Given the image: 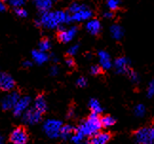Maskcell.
Returning a JSON list of instances; mask_svg holds the SVG:
<instances>
[{
  "instance_id": "obj_1",
  "label": "cell",
  "mask_w": 154,
  "mask_h": 144,
  "mask_svg": "<svg viewBox=\"0 0 154 144\" xmlns=\"http://www.w3.org/2000/svg\"><path fill=\"white\" fill-rule=\"evenodd\" d=\"M72 21V14L64 10L47 11L41 14L36 21L37 26H42L46 28H56L65 24H69Z\"/></svg>"
},
{
  "instance_id": "obj_2",
  "label": "cell",
  "mask_w": 154,
  "mask_h": 144,
  "mask_svg": "<svg viewBox=\"0 0 154 144\" xmlns=\"http://www.w3.org/2000/svg\"><path fill=\"white\" fill-rule=\"evenodd\" d=\"M101 127V118H99L98 114L91 113L86 121L82 122L78 125V127L75 129V131L84 136H92L99 133Z\"/></svg>"
},
{
  "instance_id": "obj_3",
  "label": "cell",
  "mask_w": 154,
  "mask_h": 144,
  "mask_svg": "<svg viewBox=\"0 0 154 144\" xmlns=\"http://www.w3.org/2000/svg\"><path fill=\"white\" fill-rule=\"evenodd\" d=\"M62 122L58 119L51 118L47 119L43 124V130L45 134L48 136L50 139H57L60 136V131L62 128Z\"/></svg>"
},
{
  "instance_id": "obj_4",
  "label": "cell",
  "mask_w": 154,
  "mask_h": 144,
  "mask_svg": "<svg viewBox=\"0 0 154 144\" xmlns=\"http://www.w3.org/2000/svg\"><path fill=\"white\" fill-rule=\"evenodd\" d=\"M134 139L137 144H154V137L151 127H143L134 133Z\"/></svg>"
},
{
  "instance_id": "obj_5",
  "label": "cell",
  "mask_w": 154,
  "mask_h": 144,
  "mask_svg": "<svg viewBox=\"0 0 154 144\" xmlns=\"http://www.w3.org/2000/svg\"><path fill=\"white\" fill-rule=\"evenodd\" d=\"M10 140L14 144H26L29 140L27 131L23 127L15 128L10 135Z\"/></svg>"
},
{
  "instance_id": "obj_6",
  "label": "cell",
  "mask_w": 154,
  "mask_h": 144,
  "mask_svg": "<svg viewBox=\"0 0 154 144\" xmlns=\"http://www.w3.org/2000/svg\"><path fill=\"white\" fill-rule=\"evenodd\" d=\"M21 97L19 94L16 91H11L8 93L6 96L2 98L1 100V106L4 110H10V109H14V107L17 104V101L19 100Z\"/></svg>"
},
{
  "instance_id": "obj_7",
  "label": "cell",
  "mask_w": 154,
  "mask_h": 144,
  "mask_svg": "<svg viewBox=\"0 0 154 144\" xmlns=\"http://www.w3.org/2000/svg\"><path fill=\"white\" fill-rule=\"evenodd\" d=\"M78 28L76 27H70L69 28H60V31L58 32V40L62 42L64 44H67L72 42L77 34Z\"/></svg>"
},
{
  "instance_id": "obj_8",
  "label": "cell",
  "mask_w": 154,
  "mask_h": 144,
  "mask_svg": "<svg viewBox=\"0 0 154 144\" xmlns=\"http://www.w3.org/2000/svg\"><path fill=\"white\" fill-rule=\"evenodd\" d=\"M113 67L116 73L128 74V72L130 71V61L127 57H119L114 61Z\"/></svg>"
},
{
  "instance_id": "obj_9",
  "label": "cell",
  "mask_w": 154,
  "mask_h": 144,
  "mask_svg": "<svg viewBox=\"0 0 154 144\" xmlns=\"http://www.w3.org/2000/svg\"><path fill=\"white\" fill-rule=\"evenodd\" d=\"M22 118H23V122L26 124L33 125V124L38 123L41 121L42 114L38 112L36 109H34V108H31V109H28L23 114Z\"/></svg>"
},
{
  "instance_id": "obj_10",
  "label": "cell",
  "mask_w": 154,
  "mask_h": 144,
  "mask_svg": "<svg viewBox=\"0 0 154 144\" xmlns=\"http://www.w3.org/2000/svg\"><path fill=\"white\" fill-rule=\"evenodd\" d=\"M31 98L28 97V96H25V97H21L19 99V100L17 101V104H15V106L14 107V114L15 117H20L24 114L28 109L29 106L31 104Z\"/></svg>"
},
{
  "instance_id": "obj_11",
  "label": "cell",
  "mask_w": 154,
  "mask_h": 144,
  "mask_svg": "<svg viewBox=\"0 0 154 144\" xmlns=\"http://www.w3.org/2000/svg\"><path fill=\"white\" fill-rule=\"evenodd\" d=\"M15 86L14 78L8 73L0 72V90L2 91H11Z\"/></svg>"
},
{
  "instance_id": "obj_12",
  "label": "cell",
  "mask_w": 154,
  "mask_h": 144,
  "mask_svg": "<svg viewBox=\"0 0 154 144\" xmlns=\"http://www.w3.org/2000/svg\"><path fill=\"white\" fill-rule=\"evenodd\" d=\"M93 15L92 10L87 7L85 9L81 10L80 11L76 14H72V22H76V23H81L84 21H88L90 19H91V17Z\"/></svg>"
},
{
  "instance_id": "obj_13",
  "label": "cell",
  "mask_w": 154,
  "mask_h": 144,
  "mask_svg": "<svg viewBox=\"0 0 154 144\" xmlns=\"http://www.w3.org/2000/svg\"><path fill=\"white\" fill-rule=\"evenodd\" d=\"M99 64L103 70H109L112 68V62L110 55L106 50H100L98 52Z\"/></svg>"
},
{
  "instance_id": "obj_14",
  "label": "cell",
  "mask_w": 154,
  "mask_h": 144,
  "mask_svg": "<svg viewBox=\"0 0 154 144\" xmlns=\"http://www.w3.org/2000/svg\"><path fill=\"white\" fill-rule=\"evenodd\" d=\"M111 136L106 132H99L91 137L88 140L90 144H106L110 140Z\"/></svg>"
},
{
  "instance_id": "obj_15",
  "label": "cell",
  "mask_w": 154,
  "mask_h": 144,
  "mask_svg": "<svg viewBox=\"0 0 154 144\" xmlns=\"http://www.w3.org/2000/svg\"><path fill=\"white\" fill-rule=\"evenodd\" d=\"M101 23L98 19H90L86 23V29L91 35H97L101 32Z\"/></svg>"
},
{
  "instance_id": "obj_16",
  "label": "cell",
  "mask_w": 154,
  "mask_h": 144,
  "mask_svg": "<svg viewBox=\"0 0 154 144\" xmlns=\"http://www.w3.org/2000/svg\"><path fill=\"white\" fill-rule=\"evenodd\" d=\"M33 3L37 10L43 14L50 11V10L52 8L53 0H33Z\"/></svg>"
},
{
  "instance_id": "obj_17",
  "label": "cell",
  "mask_w": 154,
  "mask_h": 144,
  "mask_svg": "<svg viewBox=\"0 0 154 144\" xmlns=\"http://www.w3.org/2000/svg\"><path fill=\"white\" fill-rule=\"evenodd\" d=\"M34 109H36L41 114L45 113L47 109H48V104H47V100L43 95H39L36 97V99H35Z\"/></svg>"
},
{
  "instance_id": "obj_18",
  "label": "cell",
  "mask_w": 154,
  "mask_h": 144,
  "mask_svg": "<svg viewBox=\"0 0 154 144\" xmlns=\"http://www.w3.org/2000/svg\"><path fill=\"white\" fill-rule=\"evenodd\" d=\"M32 56L33 61L38 64H45L46 62H48V60H49L48 54L46 52L41 51V50H33Z\"/></svg>"
},
{
  "instance_id": "obj_19",
  "label": "cell",
  "mask_w": 154,
  "mask_h": 144,
  "mask_svg": "<svg viewBox=\"0 0 154 144\" xmlns=\"http://www.w3.org/2000/svg\"><path fill=\"white\" fill-rule=\"evenodd\" d=\"M110 34L112 36V38L114 40H121L124 36V28L120 26L114 24L110 27Z\"/></svg>"
},
{
  "instance_id": "obj_20",
  "label": "cell",
  "mask_w": 154,
  "mask_h": 144,
  "mask_svg": "<svg viewBox=\"0 0 154 144\" xmlns=\"http://www.w3.org/2000/svg\"><path fill=\"white\" fill-rule=\"evenodd\" d=\"M73 131H74V128L72 125H69V124L63 125L61 128V131H60V136L63 140H68L69 137L72 136Z\"/></svg>"
},
{
  "instance_id": "obj_21",
  "label": "cell",
  "mask_w": 154,
  "mask_h": 144,
  "mask_svg": "<svg viewBox=\"0 0 154 144\" xmlns=\"http://www.w3.org/2000/svg\"><path fill=\"white\" fill-rule=\"evenodd\" d=\"M88 107H90V109L91 110L92 113L98 114V115L100 113H102V111H103L101 104H100L99 100L96 99H91L90 100V101H88Z\"/></svg>"
},
{
  "instance_id": "obj_22",
  "label": "cell",
  "mask_w": 154,
  "mask_h": 144,
  "mask_svg": "<svg viewBox=\"0 0 154 144\" xmlns=\"http://www.w3.org/2000/svg\"><path fill=\"white\" fill-rule=\"evenodd\" d=\"M115 122H116L115 118L111 116H104L103 118H101V124L105 128L111 127V126H113L115 124Z\"/></svg>"
},
{
  "instance_id": "obj_23",
  "label": "cell",
  "mask_w": 154,
  "mask_h": 144,
  "mask_svg": "<svg viewBox=\"0 0 154 144\" xmlns=\"http://www.w3.org/2000/svg\"><path fill=\"white\" fill-rule=\"evenodd\" d=\"M88 6L85 4H82V3H78V2H73L72 5L69 6V14H73L80 11L81 10L87 8Z\"/></svg>"
},
{
  "instance_id": "obj_24",
  "label": "cell",
  "mask_w": 154,
  "mask_h": 144,
  "mask_svg": "<svg viewBox=\"0 0 154 144\" xmlns=\"http://www.w3.org/2000/svg\"><path fill=\"white\" fill-rule=\"evenodd\" d=\"M51 42L48 39H43L40 41L39 43V50L43 51V52H47L48 50H51Z\"/></svg>"
},
{
  "instance_id": "obj_25",
  "label": "cell",
  "mask_w": 154,
  "mask_h": 144,
  "mask_svg": "<svg viewBox=\"0 0 154 144\" xmlns=\"http://www.w3.org/2000/svg\"><path fill=\"white\" fill-rule=\"evenodd\" d=\"M134 114L136 117H144L146 114V106L144 104H137L134 108Z\"/></svg>"
},
{
  "instance_id": "obj_26",
  "label": "cell",
  "mask_w": 154,
  "mask_h": 144,
  "mask_svg": "<svg viewBox=\"0 0 154 144\" xmlns=\"http://www.w3.org/2000/svg\"><path fill=\"white\" fill-rule=\"evenodd\" d=\"M120 6V0H106V7L109 10H116Z\"/></svg>"
},
{
  "instance_id": "obj_27",
  "label": "cell",
  "mask_w": 154,
  "mask_h": 144,
  "mask_svg": "<svg viewBox=\"0 0 154 144\" xmlns=\"http://www.w3.org/2000/svg\"><path fill=\"white\" fill-rule=\"evenodd\" d=\"M84 137H85L84 136L75 131V133L72 136V141L74 142L75 144H81L83 141H84Z\"/></svg>"
},
{
  "instance_id": "obj_28",
  "label": "cell",
  "mask_w": 154,
  "mask_h": 144,
  "mask_svg": "<svg viewBox=\"0 0 154 144\" xmlns=\"http://www.w3.org/2000/svg\"><path fill=\"white\" fill-rule=\"evenodd\" d=\"M27 2V0H9V3L11 7H14V9L21 8L22 6H24Z\"/></svg>"
},
{
  "instance_id": "obj_29",
  "label": "cell",
  "mask_w": 154,
  "mask_h": 144,
  "mask_svg": "<svg viewBox=\"0 0 154 144\" xmlns=\"http://www.w3.org/2000/svg\"><path fill=\"white\" fill-rule=\"evenodd\" d=\"M146 96L149 98H152L154 96V80H152L149 83V86H147L146 89Z\"/></svg>"
},
{
  "instance_id": "obj_30",
  "label": "cell",
  "mask_w": 154,
  "mask_h": 144,
  "mask_svg": "<svg viewBox=\"0 0 154 144\" xmlns=\"http://www.w3.org/2000/svg\"><path fill=\"white\" fill-rule=\"evenodd\" d=\"M128 77H129L130 81H131L133 83H137L139 82V75H138L137 72L130 70L128 72Z\"/></svg>"
},
{
  "instance_id": "obj_31",
  "label": "cell",
  "mask_w": 154,
  "mask_h": 144,
  "mask_svg": "<svg viewBox=\"0 0 154 144\" xmlns=\"http://www.w3.org/2000/svg\"><path fill=\"white\" fill-rule=\"evenodd\" d=\"M14 13H15V14L17 16L21 17V18H25V17L28 16V11L25 9H23V8H17V9H15Z\"/></svg>"
},
{
  "instance_id": "obj_32",
  "label": "cell",
  "mask_w": 154,
  "mask_h": 144,
  "mask_svg": "<svg viewBox=\"0 0 154 144\" xmlns=\"http://www.w3.org/2000/svg\"><path fill=\"white\" fill-rule=\"evenodd\" d=\"M78 50H79V45L75 44V45L70 46L69 49L68 50V54H69V56H74V55H76V54H77Z\"/></svg>"
},
{
  "instance_id": "obj_33",
  "label": "cell",
  "mask_w": 154,
  "mask_h": 144,
  "mask_svg": "<svg viewBox=\"0 0 154 144\" xmlns=\"http://www.w3.org/2000/svg\"><path fill=\"white\" fill-rule=\"evenodd\" d=\"M90 71H91V74H92L93 76H97L102 72V68L100 65H92Z\"/></svg>"
},
{
  "instance_id": "obj_34",
  "label": "cell",
  "mask_w": 154,
  "mask_h": 144,
  "mask_svg": "<svg viewBox=\"0 0 154 144\" xmlns=\"http://www.w3.org/2000/svg\"><path fill=\"white\" fill-rule=\"evenodd\" d=\"M76 85H77V86H79V87H85L88 85L87 79H86V78H84V77L78 78L77 81H76Z\"/></svg>"
},
{
  "instance_id": "obj_35",
  "label": "cell",
  "mask_w": 154,
  "mask_h": 144,
  "mask_svg": "<svg viewBox=\"0 0 154 144\" xmlns=\"http://www.w3.org/2000/svg\"><path fill=\"white\" fill-rule=\"evenodd\" d=\"M50 73H51V76H56L59 73V68L56 67V65H53V67H51V68L50 70Z\"/></svg>"
},
{
  "instance_id": "obj_36",
  "label": "cell",
  "mask_w": 154,
  "mask_h": 144,
  "mask_svg": "<svg viewBox=\"0 0 154 144\" xmlns=\"http://www.w3.org/2000/svg\"><path fill=\"white\" fill-rule=\"evenodd\" d=\"M66 64H67V65H68L69 68H73V67H74V64H75L74 60H73L72 58H68V59L66 60Z\"/></svg>"
},
{
  "instance_id": "obj_37",
  "label": "cell",
  "mask_w": 154,
  "mask_h": 144,
  "mask_svg": "<svg viewBox=\"0 0 154 144\" xmlns=\"http://www.w3.org/2000/svg\"><path fill=\"white\" fill-rule=\"evenodd\" d=\"M113 13H112L111 10H109V11H106V13L104 14V17L105 18H108V19H110V18H112L113 17Z\"/></svg>"
},
{
  "instance_id": "obj_38",
  "label": "cell",
  "mask_w": 154,
  "mask_h": 144,
  "mask_svg": "<svg viewBox=\"0 0 154 144\" xmlns=\"http://www.w3.org/2000/svg\"><path fill=\"white\" fill-rule=\"evenodd\" d=\"M5 10H6V5L3 2V0H0V13H2V11H5Z\"/></svg>"
},
{
  "instance_id": "obj_39",
  "label": "cell",
  "mask_w": 154,
  "mask_h": 144,
  "mask_svg": "<svg viewBox=\"0 0 154 144\" xmlns=\"http://www.w3.org/2000/svg\"><path fill=\"white\" fill-rule=\"evenodd\" d=\"M32 65V63L31 61H25L23 63V67L24 68H31Z\"/></svg>"
},
{
  "instance_id": "obj_40",
  "label": "cell",
  "mask_w": 154,
  "mask_h": 144,
  "mask_svg": "<svg viewBox=\"0 0 154 144\" xmlns=\"http://www.w3.org/2000/svg\"><path fill=\"white\" fill-rule=\"evenodd\" d=\"M73 115H74V111H73L72 109H70V110L69 111V115H68V117H69V118H72Z\"/></svg>"
},
{
  "instance_id": "obj_41",
  "label": "cell",
  "mask_w": 154,
  "mask_h": 144,
  "mask_svg": "<svg viewBox=\"0 0 154 144\" xmlns=\"http://www.w3.org/2000/svg\"><path fill=\"white\" fill-rule=\"evenodd\" d=\"M52 60H53V62H58V58H56L55 56H52Z\"/></svg>"
},
{
  "instance_id": "obj_42",
  "label": "cell",
  "mask_w": 154,
  "mask_h": 144,
  "mask_svg": "<svg viewBox=\"0 0 154 144\" xmlns=\"http://www.w3.org/2000/svg\"><path fill=\"white\" fill-rule=\"evenodd\" d=\"M0 144H3V137L1 135H0Z\"/></svg>"
},
{
  "instance_id": "obj_43",
  "label": "cell",
  "mask_w": 154,
  "mask_h": 144,
  "mask_svg": "<svg viewBox=\"0 0 154 144\" xmlns=\"http://www.w3.org/2000/svg\"><path fill=\"white\" fill-rule=\"evenodd\" d=\"M81 144H90V142H88V141H83Z\"/></svg>"
}]
</instances>
